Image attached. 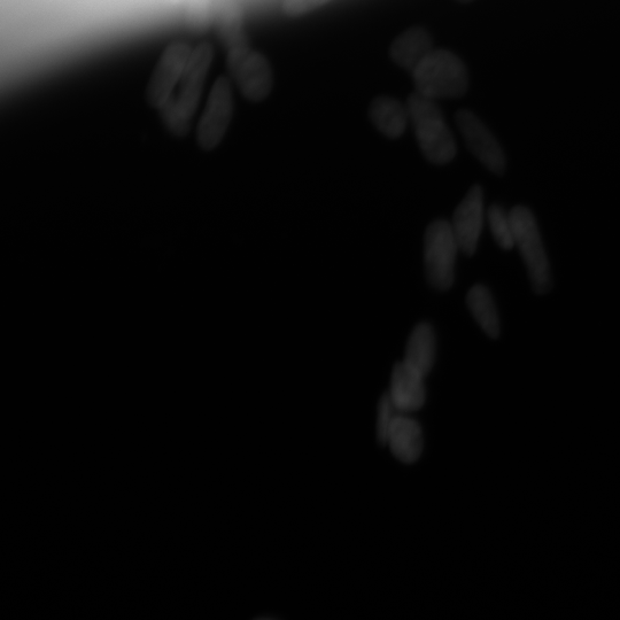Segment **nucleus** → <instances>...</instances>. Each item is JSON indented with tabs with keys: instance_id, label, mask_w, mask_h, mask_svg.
Listing matches in <instances>:
<instances>
[{
	"instance_id": "nucleus-16",
	"label": "nucleus",
	"mask_w": 620,
	"mask_h": 620,
	"mask_svg": "<svg viewBox=\"0 0 620 620\" xmlns=\"http://www.w3.org/2000/svg\"><path fill=\"white\" fill-rule=\"evenodd\" d=\"M467 304L485 335L498 338L501 332L500 317L490 290L484 285H475L468 293Z\"/></svg>"
},
{
	"instance_id": "nucleus-18",
	"label": "nucleus",
	"mask_w": 620,
	"mask_h": 620,
	"mask_svg": "<svg viewBox=\"0 0 620 620\" xmlns=\"http://www.w3.org/2000/svg\"><path fill=\"white\" fill-rule=\"evenodd\" d=\"M399 415L400 413L386 393L379 401L377 415V439L382 445H386L392 426Z\"/></svg>"
},
{
	"instance_id": "nucleus-2",
	"label": "nucleus",
	"mask_w": 620,
	"mask_h": 620,
	"mask_svg": "<svg viewBox=\"0 0 620 620\" xmlns=\"http://www.w3.org/2000/svg\"><path fill=\"white\" fill-rule=\"evenodd\" d=\"M412 74L418 95L436 102L460 98L469 88L467 66L457 54L445 49L430 52Z\"/></svg>"
},
{
	"instance_id": "nucleus-6",
	"label": "nucleus",
	"mask_w": 620,
	"mask_h": 620,
	"mask_svg": "<svg viewBox=\"0 0 620 620\" xmlns=\"http://www.w3.org/2000/svg\"><path fill=\"white\" fill-rule=\"evenodd\" d=\"M228 64L246 99L259 103L269 96L274 87L273 68L262 53L250 48L245 38L230 44Z\"/></svg>"
},
{
	"instance_id": "nucleus-17",
	"label": "nucleus",
	"mask_w": 620,
	"mask_h": 620,
	"mask_svg": "<svg viewBox=\"0 0 620 620\" xmlns=\"http://www.w3.org/2000/svg\"><path fill=\"white\" fill-rule=\"evenodd\" d=\"M488 222L496 243L503 250H511L515 246V237L510 213L500 206H492L488 211Z\"/></svg>"
},
{
	"instance_id": "nucleus-7",
	"label": "nucleus",
	"mask_w": 620,
	"mask_h": 620,
	"mask_svg": "<svg viewBox=\"0 0 620 620\" xmlns=\"http://www.w3.org/2000/svg\"><path fill=\"white\" fill-rule=\"evenodd\" d=\"M234 114V95L227 77H220L209 92L203 115L197 126V142L201 149L212 151L223 141Z\"/></svg>"
},
{
	"instance_id": "nucleus-5",
	"label": "nucleus",
	"mask_w": 620,
	"mask_h": 620,
	"mask_svg": "<svg viewBox=\"0 0 620 620\" xmlns=\"http://www.w3.org/2000/svg\"><path fill=\"white\" fill-rule=\"evenodd\" d=\"M460 246L452 224L437 220L430 224L424 237V266L432 288L447 291L455 279V263Z\"/></svg>"
},
{
	"instance_id": "nucleus-12",
	"label": "nucleus",
	"mask_w": 620,
	"mask_h": 620,
	"mask_svg": "<svg viewBox=\"0 0 620 620\" xmlns=\"http://www.w3.org/2000/svg\"><path fill=\"white\" fill-rule=\"evenodd\" d=\"M433 50L430 30L422 26H413L394 38L390 46V57L395 65L413 73Z\"/></svg>"
},
{
	"instance_id": "nucleus-15",
	"label": "nucleus",
	"mask_w": 620,
	"mask_h": 620,
	"mask_svg": "<svg viewBox=\"0 0 620 620\" xmlns=\"http://www.w3.org/2000/svg\"><path fill=\"white\" fill-rule=\"evenodd\" d=\"M434 359H436L434 331L428 323L418 324L408 339L405 362L426 376L433 367Z\"/></svg>"
},
{
	"instance_id": "nucleus-10",
	"label": "nucleus",
	"mask_w": 620,
	"mask_h": 620,
	"mask_svg": "<svg viewBox=\"0 0 620 620\" xmlns=\"http://www.w3.org/2000/svg\"><path fill=\"white\" fill-rule=\"evenodd\" d=\"M452 228L462 253L475 254L484 224V193L475 185L457 207Z\"/></svg>"
},
{
	"instance_id": "nucleus-13",
	"label": "nucleus",
	"mask_w": 620,
	"mask_h": 620,
	"mask_svg": "<svg viewBox=\"0 0 620 620\" xmlns=\"http://www.w3.org/2000/svg\"><path fill=\"white\" fill-rule=\"evenodd\" d=\"M392 454L403 463H414L423 452L421 425L414 418L400 414L395 420L387 438Z\"/></svg>"
},
{
	"instance_id": "nucleus-4",
	"label": "nucleus",
	"mask_w": 620,
	"mask_h": 620,
	"mask_svg": "<svg viewBox=\"0 0 620 620\" xmlns=\"http://www.w3.org/2000/svg\"><path fill=\"white\" fill-rule=\"evenodd\" d=\"M510 217L513 221L515 246L522 254L533 289L544 294L552 285V277L536 217L524 206L511 209Z\"/></svg>"
},
{
	"instance_id": "nucleus-3",
	"label": "nucleus",
	"mask_w": 620,
	"mask_h": 620,
	"mask_svg": "<svg viewBox=\"0 0 620 620\" xmlns=\"http://www.w3.org/2000/svg\"><path fill=\"white\" fill-rule=\"evenodd\" d=\"M407 107L418 145L425 158L436 165H446L453 161L456 144L436 100L415 92L408 98Z\"/></svg>"
},
{
	"instance_id": "nucleus-9",
	"label": "nucleus",
	"mask_w": 620,
	"mask_h": 620,
	"mask_svg": "<svg viewBox=\"0 0 620 620\" xmlns=\"http://www.w3.org/2000/svg\"><path fill=\"white\" fill-rule=\"evenodd\" d=\"M465 143L475 157L495 174H502L506 168V157L501 146L485 124L471 111L463 110L456 114Z\"/></svg>"
},
{
	"instance_id": "nucleus-14",
	"label": "nucleus",
	"mask_w": 620,
	"mask_h": 620,
	"mask_svg": "<svg viewBox=\"0 0 620 620\" xmlns=\"http://www.w3.org/2000/svg\"><path fill=\"white\" fill-rule=\"evenodd\" d=\"M370 118L376 128L389 138H399L410 122L408 107L391 97H379L370 106Z\"/></svg>"
},
{
	"instance_id": "nucleus-11",
	"label": "nucleus",
	"mask_w": 620,
	"mask_h": 620,
	"mask_svg": "<svg viewBox=\"0 0 620 620\" xmlns=\"http://www.w3.org/2000/svg\"><path fill=\"white\" fill-rule=\"evenodd\" d=\"M424 377L403 361L392 371L389 395L400 414L408 415L421 409L425 402Z\"/></svg>"
},
{
	"instance_id": "nucleus-1",
	"label": "nucleus",
	"mask_w": 620,
	"mask_h": 620,
	"mask_svg": "<svg viewBox=\"0 0 620 620\" xmlns=\"http://www.w3.org/2000/svg\"><path fill=\"white\" fill-rule=\"evenodd\" d=\"M214 51L209 44H200L193 49L188 68L175 90L174 96L160 112L167 128L176 136L189 133L193 118L198 111L205 88Z\"/></svg>"
},
{
	"instance_id": "nucleus-20",
	"label": "nucleus",
	"mask_w": 620,
	"mask_h": 620,
	"mask_svg": "<svg viewBox=\"0 0 620 620\" xmlns=\"http://www.w3.org/2000/svg\"><path fill=\"white\" fill-rule=\"evenodd\" d=\"M457 3L468 4L474 2V0H456Z\"/></svg>"
},
{
	"instance_id": "nucleus-19",
	"label": "nucleus",
	"mask_w": 620,
	"mask_h": 620,
	"mask_svg": "<svg viewBox=\"0 0 620 620\" xmlns=\"http://www.w3.org/2000/svg\"><path fill=\"white\" fill-rule=\"evenodd\" d=\"M330 2L331 0H284L283 10L289 17H300Z\"/></svg>"
},
{
	"instance_id": "nucleus-8",
	"label": "nucleus",
	"mask_w": 620,
	"mask_h": 620,
	"mask_svg": "<svg viewBox=\"0 0 620 620\" xmlns=\"http://www.w3.org/2000/svg\"><path fill=\"white\" fill-rule=\"evenodd\" d=\"M193 48L188 43L170 45L159 61L147 87L149 103L161 111L174 96L175 90L190 64Z\"/></svg>"
},
{
	"instance_id": "nucleus-21",
	"label": "nucleus",
	"mask_w": 620,
	"mask_h": 620,
	"mask_svg": "<svg viewBox=\"0 0 620 620\" xmlns=\"http://www.w3.org/2000/svg\"><path fill=\"white\" fill-rule=\"evenodd\" d=\"M258 620H273V619L263 618V619H258Z\"/></svg>"
}]
</instances>
